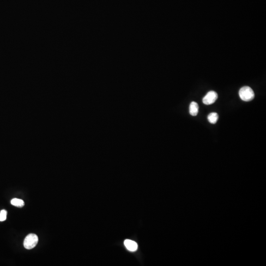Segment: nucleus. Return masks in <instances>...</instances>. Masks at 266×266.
<instances>
[{"instance_id": "nucleus-1", "label": "nucleus", "mask_w": 266, "mask_h": 266, "mask_svg": "<svg viewBox=\"0 0 266 266\" xmlns=\"http://www.w3.org/2000/svg\"><path fill=\"white\" fill-rule=\"evenodd\" d=\"M239 96L242 101L249 102L254 98V91L249 86H243L240 89Z\"/></svg>"}, {"instance_id": "nucleus-2", "label": "nucleus", "mask_w": 266, "mask_h": 266, "mask_svg": "<svg viewBox=\"0 0 266 266\" xmlns=\"http://www.w3.org/2000/svg\"><path fill=\"white\" fill-rule=\"evenodd\" d=\"M38 237L34 234H30L26 237L24 241V246L26 249L34 248L38 243Z\"/></svg>"}, {"instance_id": "nucleus-3", "label": "nucleus", "mask_w": 266, "mask_h": 266, "mask_svg": "<svg viewBox=\"0 0 266 266\" xmlns=\"http://www.w3.org/2000/svg\"><path fill=\"white\" fill-rule=\"evenodd\" d=\"M217 98H218V95L217 93L215 91H210L203 98V103L206 105L212 104L216 101Z\"/></svg>"}, {"instance_id": "nucleus-4", "label": "nucleus", "mask_w": 266, "mask_h": 266, "mask_svg": "<svg viewBox=\"0 0 266 266\" xmlns=\"http://www.w3.org/2000/svg\"><path fill=\"white\" fill-rule=\"evenodd\" d=\"M124 243L127 249L131 251H135L138 249V244L134 241L130 240H126L124 241Z\"/></svg>"}, {"instance_id": "nucleus-5", "label": "nucleus", "mask_w": 266, "mask_h": 266, "mask_svg": "<svg viewBox=\"0 0 266 266\" xmlns=\"http://www.w3.org/2000/svg\"><path fill=\"white\" fill-rule=\"evenodd\" d=\"M199 112V106L198 104L195 102H191L190 104V114L192 116H196Z\"/></svg>"}, {"instance_id": "nucleus-6", "label": "nucleus", "mask_w": 266, "mask_h": 266, "mask_svg": "<svg viewBox=\"0 0 266 266\" xmlns=\"http://www.w3.org/2000/svg\"><path fill=\"white\" fill-rule=\"evenodd\" d=\"M207 119L211 123L215 124L218 119V114L216 113H211L207 116Z\"/></svg>"}, {"instance_id": "nucleus-7", "label": "nucleus", "mask_w": 266, "mask_h": 266, "mask_svg": "<svg viewBox=\"0 0 266 266\" xmlns=\"http://www.w3.org/2000/svg\"><path fill=\"white\" fill-rule=\"evenodd\" d=\"M11 204L16 207H22L24 206V202L22 200L15 198L11 201Z\"/></svg>"}, {"instance_id": "nucleus-8", "label": "nucleus", "mask_w": 266, "mask_h": 266, "mask_svg": "<svg viewBox=\"0 0 266 266\" xmlns=\"http://www.w3.org/2000/svg\"><path fill=\"white\" fill-rule=\"evenodd\" d=\"M7 211L5 210H2L0 212V221H4L7 219Z\"/></svg>"}]
</instances>
